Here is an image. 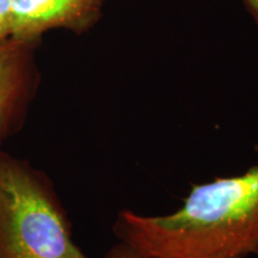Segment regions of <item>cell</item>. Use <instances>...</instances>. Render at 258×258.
<instances>
[{
	"label": "cell",
	"mask_w": 258,
	"mask_h": 258,
	"mask_svg": "<svg viewBox=\"0 0 258 258\" xmlns=\"http://www.w3.org/2000/svg\"><path fill=\"white\" fill-rule=\"evenodd\" d=\"M112 231L148 258H249L258 251V165L192 185L169 214L120 211Z\"/></svg>",
	"instance_id": "6da1fadb"
},
{
	"label": "cell",
	"mask_w": 258,
	"mask_h": 258,
	"mask_svg": "<svg viewBox=\"0 0 258 258\" xmlns=\"http://www.w3.org/2000/svg\"><path fill=\"white\" fill-rule=\"evenodd\" d=\"M0 258H89L50 176L2 147Z\"/></svg>",
	"instance_id": "7a4b0ae2"
},
{
	"label": "cell",
	"mask_w": 258,
	"mask_h": 258,
	"mask_svg": "<svg viewBox=\"0 0 258 258\" xmlns=\"http://www.w3.org/2000/svg\"><path fill=\"white\" fill-rule=\"evenodd\" d=\"M41 41L0 42V145L23 132L40 91L37 49Z\"/></svg>",
	"instance_id": "3957f363"
},
{
	"label": "cell",
	"mask_w": 258,
	"mask_h": 258,
	"mask_svg": "<svg viewBox=\"0 0 258 258\" xmlns=\"http://www.w3.org/2000/svg\"><path fill=\"white\" fill-rule=\"evenodd\" d=\"M105 0H14L12 37L42 41L47 31L83 34L95 27Z\"/></svg>",
	"instance_id": "277c9868"
},
{
	"label": "cell",
	"mask_w": 258,
	"mask_h": 258,
	"mask_svg": "<svg viewBox=\"0 0 258 258\" xmlns=\"http://www.w3.org/2000/svg\"><path fill=\"white\" fill-rule=\"evenodd\" d=\"M14 0H0V42L12 37Z\"/></svg>",
	"instance_id": "5b68a950"
},
{
	"label": "cell",
	"mask_w": 258,
	"mask_h": 258,
	"mask_svg": "<svg viewBox=\"0 0 258 258\" xmlns=\"http://www.w3.org/2000/svg\"><path fill=\"white\" fill-rule=\"evenodd\" d=\"M105 258H148L138 251L132 249L127 244L118 241L105 254Z\"/></svg>",
	"instance_id": "8992f818"
},
{
	"label": "cell",
	"mask_w": 258,
	"mask_h": 258,
	"mask_svg": "<svg viewBox=\"0 0 258 258\" xmlns=\"http://www.w3.org/2000/svg\"><path fill=\"white\" fill-rule=\"evenodd\" d=\"M243 3L258 28V0H243Z\"/></svg>",
	"instance_id": "52a82bcc"
},
{
	"label": "cell",
	"mask_w": 258,
	"mask_h": 258,
	"mask_svg": "<svg viewBox=\"0 0 258 258\" xmlns=\"http://www.w3.org/2000/svg\"><path fill=\"white\" fill-rule=\"evenodd\" d=\"M256 256H257V257H258V251H257V252H256Z\"/></svg>",
	"instance_id": "ba28073f"
}]
</instances>
